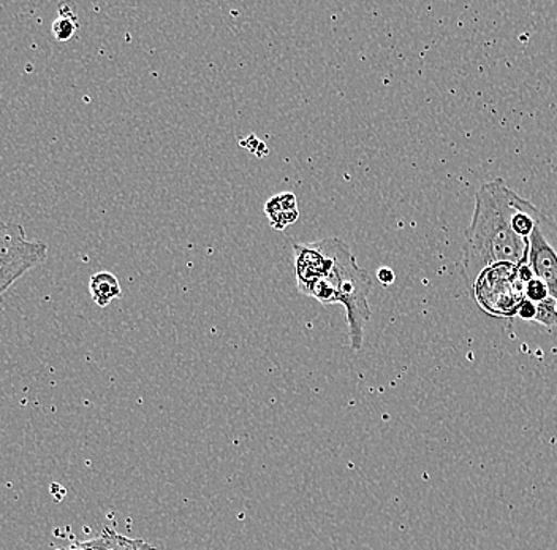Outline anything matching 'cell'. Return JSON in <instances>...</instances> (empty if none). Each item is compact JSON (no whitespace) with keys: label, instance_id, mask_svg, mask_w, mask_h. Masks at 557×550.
Segmentation results:
<instances>
[{"label":"cell","instance_id":"obj_1","mask_svg":"<svg viewBox=\"0 0 557 550\" xmlns=\"http://www.w3.org/2000/svg\"><path fill=\"white\" fill-rule=\"evenodd\" d=\"M295 274L298 291L323 305L341 303L346 308L351 350L363 347L364 327L372 311L368 297L372 280L357 264L341 239L295 243Z\"/></svg>","mask_w":557,"mask_h":550},{"label":"cell","instance_id":"obj_2","mask_svg":"<svg viewBox=\"0 0 557 550\" xmlns=\"http://www.w3.org/2000/svg\"><path fill=\"white\" fill-rule=\"evenodd\" d=\"M517 198L500 178L476 191L465 243V274L470 288L487 268L520 267L528 260L529 242L515 232L511 222Z\"/></svg>","mask_w":557,"mask_h":550},{"label":"cell","instance_id":"obj_3","mask_svg":"<svg viewBox=\"0 0 557 550\" xmlns=\"http://www.w3.org/2000/svg\"><path fill=\"white\" fill-rule=\"evenodd\" d=\"M47 257V243L30 240L23 225L0 222V297Z\"/></svg>","mask_w":557,"mask_h":550},{"label":"cell","instance_id":"obj_4","mask_svg":"<svg viewBox=\"0 0 557 550\" xmlns=\"http://www.w3.org/2000/svg\"><path fill=\"white\" fill-rule=\"evenodd\" d=\"M476 301L490 315L511 318L518 315L524 301V280L520 267L496 266L487 268L473 284Z\"/></svg>","mask_w":557,"mask_h":550},{"label":"cell","instance_id":"obj_5","mask_svg":"<svg viewBox=\"0 0 557 550\" xmlns=\"http://www.w3.org/2000/svg\"><path fill=\"white\" fill-rule=\"evenodd\" d=\"M528 266L548 288L549 297L557 305V224L543 211L529 239Z\"/></svg>","mask_w":557,"mask_h":550},{"label":"cell","instance_id":"obj_6","mask_svg":"<svg viewBox=\"0 0 557 550\" xmlns=\"http://www.w3.org/2000/svg\"><path fill=\"white\" fill-rule=\"evenodd\" d=\"M264 215L274 231H284L299 219L298 198L294 193H281L264 204Z\"/></svg>","mask_w":557,"mask_h":550},{"label":"cell","instance_id":"obj_7","mask_svg":"<svg viewBox=\"0 0 557 550\" xmlns=\"http://www.w3.org/2000/svg\"><path fill=\"white\" fill-rule=\"evenodd\" d=\"M90 297L100 308L110 305L111 302L122 297L120 280L110 271H99L92 274L89 281Z\"/></svg>","mask_w":557,"mask_h":550},{"label":"cell","instance_id":"obj_8","mask_svg":"<svg viewBox=\"0 0 557 550\" xmlns=\"http://www.w3.org/2000/svg\"><path fill=\"white\" fill-rule=\"evenodd\" d=\"M79 29V20L75 10L69 3H62L59 7L58 20L52 23L51 33L52 37L58 41H70L76 36Z\"/></svg>","mask_w":557,"mask_h":550},{"label":"cell","instance_id":"obj_9","mask_svg":"<svg viewBox=\"0 0 557 550\" xmlns=\"http://www.w3.org/2000/svg\"><path fill=\"white\" fill-rule=\"evenodd\" d=\"M107 531L108 538H110V548L108 550H157L151 545H148V542L143 541V539L127 538V536H122L120 533L110 530V528H107Z\"/></svg>","mask_w":557,"mask_h":550},{"label":"cell","instance_id":"obj_10","mask_svg":"<svg viewBox=\"0 0 557 550\" xmlns=\"http://www.w3.org/2000/svg\"><path fill=\"white\" fill-rule=\"evenodd\" d=\"M534 320L545 326L546 329L552 330V332H557V305L552 297L539 303Z\"/></svg>","mask_w":557,"mask_h":550},{"label":"cell","instance_id":"obj_11","mask_svg":"<svg viewBox=\"0 0 557 550\" xmlns=\"http://www.w3.org/2000/svg\"><path fill=\"white\" fill-rule=\"evenodd\" d=\"M108 548H110V538H108V531L104 528L102 535L87 539V541L76 542L69 550H108Z\"/></svg>","mask_w":557,"mask_h":550},{"label":"cell","instance_id":"obj_12","mask_svg":"<svg viewBox=\"0 0 557 550\" xmlns=\"http://www.w3.org/2000/svg\"><path fill=\"white\" fill-rule=\"evenodd\" d=\"M239 145H242L243 148L249 149L257 158H264V156H268V152H270L267 143L257 138L256 135H249V137L244 138V140L239 142Z\"/></svg>","mask_w":557,"mask_h":550},{"label":"cell","instance_id":"obj_13","mask_svg":"<svg viewBox=\"0 0 557 550\" xmlns=\"http://www.w3.org/2000/svg\"><path fill=\"white\" fill-rule=\"evenodd\" d=\"M535 313H537V305L529 301H522L520 309H518V316L524 320H534Z\"/></svg>","mask_w":557,"mask_h":550},{"label":"cell","instance_id":"obj_14","mask_svg":"<svg viewBox=\"0 0 557 550\" xmlns=\"http://www.w3.org/2000/svg\"><path fill=\"white\" fill-rule=\"evenodd\" d=\"M377 280L381 281L383 285H392L395 283V271L388 267H382L381 270L377 271Z\"/></svg>","mask_w":557,"mask_h":550}]
</instances>
